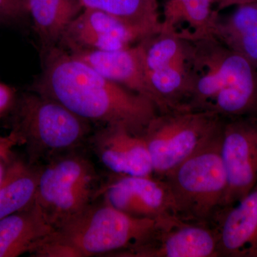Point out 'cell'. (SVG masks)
Here are the masks:
<instances>
[{
    "label": "cell",
    "mask_w": 257,
    "mask_h": 257,
    "mask_svg": "<svg viewBox=\"0 0 257 257\" xmlns=\"http://www.w3.org/2000/svg\"><path fill=\"white\" fill-rule=\"evenodd\" d=\"M158 220L133 217L101 201L94 202L54 229L30 256H111L143 241Z\"/></svg>",
    "instance_id": "obj_2"
},
{
    "label": "cell",
    "mask_w": 257,
    "mask_h": 257,
    "mask_svg": "<svg viewBox=\"0 0 257 257\" xmlns=\"http://www.w3.org/2000/svg\"><path fill=\"white\" fill-rule=\"evenodd\" d=\"M224 118L211 111L160 113L143 134L154 176L162 178L220 134Z\"/></svg>",
    "instance_id": "obj_7"
},
{
    "label": "cell",
    "mask_w": 257,
    "mask_h": 257,
    "mask_svg": "<svg viewBox=\"0 0 257 257\" xmlns=\"http://www.w3.org/2000/svg\"><path fill=\"white\" fill-rule=\"evenodd\" d=\"M53 231L35 201L23 210L0 219V257L30 254Z\"/></svg>",
    "instance_id": "obj_15"
},
{
    "label": "cell",
    "mask_w": 257,
    "mask_h": 257,
    "mask_svg": "<svg viewBox=\"0 0 257 257\" xmlns=\"http://www.w3.org/2000/svg\"><path fill=\"white\" fill-rule=\"evenodd\" d=\"M84 8L100 10L151 35L162 31L158 0H80Z\"/></svg>",
    "instance_id": "obj_20"
},
{
    "label": "cell",
    "mask_w": 257,
    "mask_h": 257,
    "mask_svg": "<svg viewBox=\"0 0 257 257\" xmlns=\"http://www.w3.org/2000/svg\"><path fill=\"white\" fill-rule=\"evenodd\" d=\"M111 256L220 257V254L214 226L170 216L159 219L143 241Z\"/></svg>",
    "instance_id": "obj_8"
},
{
    "label": "cell",
    "mask_w": 257,
    "mask_h": 257,
    "mask_svg": "<svg viewBox=\"0 0 257 257\" xmlns=\"http://www.w3.org/2000/svg\"><path fill=\"white\" fill-rule=\"evenodd\" d=\"M13 88L0 81V115L9 112L16 99Z\"/></svg>",
    "instance_id": "obj_23"
},
{
    "label": "cell",
    "mask_w": 257,
    "mask_h": 257,
    "mask_svg": "<svg viewBox=\"0 0 257 257\" xmlns=\"http://www.w3.org/2000/svg\"><path fill=\"white\" fill-rule=\"evenodd\" d=\"M17 145L16 141L11 135L0 138V184L4 179L8 164L13 156L12 149Z\"/></svg>",
    "instance_id": "obj_22"
},
{
    "label": "cell",
    "mask_w": 257,
    "mask_h": 257,
    "mask_svg": "<svg viewBox=\"0 0 257 257\" xmlns=\"http://www.w3.org/2000/svg\"><path fill=\"white\" fill-rule=\"evenodd\" d=\"M68 52L109 80L147 96L159 108L156 96L147 79L139 42L119 50L76 49Z\"/></svg>",
    "instance_id": "obj_13"
},
{
    "label": "cell",
    "mask_w": 257,
    "mask_h": 257,
    "mask_svg": "<svg viewBox=\"0 0 257 257\" xmlns=\"http://www.w3.org/2000/svg\"><path fill=\"white\" fill-rule=\"evenodd\" d=\"M221 156L227 177L226 208L239 202L257 183V114L224 118Z\"/></svg>",
    "instance_id": "obj_9"
},
{
    "label": "cell",
    "mask_w": 257,
    "mask_h": 257,
    "mask_svg": "<svg viewBox=\"0 0 257 257\" xmlns=\"http://www.w3.org/2000/svg\"><path fill=\"white\" fill-rule=\"evenodd\" d=\"M152 35L100 10L84 8L69 24L59 44L67 51L115 50L132 46Z\"/></svg>",
    "instance_id": "obj_11"
},
{
    "label": "cell",
    "mask_w": 257,
    "mask_h": 257,
    "mask_svg": "<svg viewBox=\"0 0 257 257\" xmlns=\"http://www.w3.org/2000/svg\"><path fill=\"white\" fill-rule=\"evenodd\" d=\"M28 15L26 0H0V25H16Z\"/></svg>",
    "instance_id": "obj_21"
},
{
    "label": "cell",
    "mask_w": 257,
    "mask_h": 257,
    "mask_svg": "<svg viewBox=\"0 0 257 257\" xmlns=\"http://www.w3.org/2000/svg\"><path fill=\"white\" fill-rule=\"evenodd\" d=\"M40 165L12 156L0 184V219L35 202Z\"/></svg>",
    "instance_id": "obj_18"
},
{
    "label": "cell",
    "mask_w": 257,
    "mask_h": 257,
    "mask_svg": "<svg viewBox=\"0 0 257 257\" xmlns=\"http://www.w3.org/2000/svg\"><path fill=\"white\" fill-rule=\"evenodd\" d=\"M87 144L111 175L154 176L151 158L143 135L119 126H103L91 135Z\"/></svg>",
    "instance_id": "obj_12"
},
{
    "label": "cell",
    "mask_w": 257,
    "mask_h": 257,
    "mask_svg": "<svg viewBox=\"0 0 257 257\" xmlns=\"http://www.w3.org/2000/svg\"><path fill=\"white\" fill-rule=\"evenodd\" d=\"M44 55L42 73L31 91L59 101L79 117L143 135L160 114L151 99L106 78L62 47Z\"/></svg>",
    "instance_id": "obj_1"
},
{
    "label": "cell",
    "mask_w": 257,
    "mask_h": 257,
    "mask_svg": "<svg viewBox=\"0 0 257 257\" xmlns=\"http://www.w3.org/2000/svg\"><path fill=\"white\" fill-rule=\"evenodd\" d=\"M99 198L101 202L133 217L158 220L177 216L167 184L155 176L112 175L101 184Z\"/></svg>",
    "instance_id": "obj_10"
},
{
    "label": "cell",
    "mask_w": 257,
    "mask_h": 257,
    "mask_svg": "<svg viewBox=\"0 0 257 257\" xmlns=\"http://www.w3.org/2000/svg\"><path fill=\"white\" fill-rule=\"evenodd\" d=\"M212 5V0H179L165 3L162 31L176 32L181 24L187 23L191 31L177 32L179 36H209L219 15Z\"/></svg>",
    "instance_id": "obj_19"
},
{
    "label": "cell",
    "mask_w": 257,
    "mask_h": 257,
    "mask_svg": "<svg viewBox=\"0 0 257 257\" xmlns=\"http://www.w3.org/2000/svg\"><path fill=\"white\" fill-rule=\"evenodd\" d=\"M11 133L29 163L41 165L87 144L91 123L55 99L33 91L17 96L9 111Z\"/></svg>",
    "instance_id": "obj_3"
},
{
    "label": "cell",
    "mask_w": 257,
    "mask_h": 257,
    "mask_svg": "<svg viewBox=\"0 0 257 257\" xmlns=\"http://www.w3.org/2000/svg\"><path fill=\"white\" fill-rule=\"evenodd\" d=\"M177 1L179 0H166V3H174Z\"/></svg>",
    "instance_id": "obj_25"
},
{
    "label": "cell",
    "mask_w": 257,
    "mask_h": 257,
    "mask_svg": "<svg viewBox=\"0 0 257 257\" xmlns=\"http://www.w3.org/2000/svg\"><path fill=\"white\" fill-rule=\"evenodd\" d=\"M183 38L190 49L187 109L207 110L219 92L244 94L257 85V67L214 37Z\"/></svg>",
    "instance_id": "obj_5"
},
{
    "label": "cell",
    "mask_w": 257,
    "mask_h": 257,
    "mask_svg": "<svg viewBox=\"0 0 257 257\" xmlns=\"http://www.w3.org/2000/svg\"><path fill=\"white\" fill-rule=\"evenodd\" d=\"M213 226L220 257H257V183L239 202L223 209Z\"/></svg>",
    "instance_id": "obj_14"
},
{
    "label": "cell",
    "mask_w": 257,
    "mask_h": 257,
    "mask_svg": "<svg viewBox=\"0 0 257 257\" xmlns=\"http://www.w3.org/2000/svg\"><path fill=\"white\" fill-rule=\"evenodd\" d=\"M44 53L57 47L71 22L84 10L80 0H26Z\"/></svg>",
    "instance_id": "obj_17"
},
{
    "label": "cell",
    "mask_w": 257,
    "mask_h": 257,
    "mask_svg": "<svg viewBox=\"0 0 257 257\" xmlns=\"http://www.w3.org/2000/svg\"><path fill=\"white\" fill-rule=\"evenodd\" d=\"M221 134L161 178L170 189L176 214L183 220L213 226L224 208L228 184Z\"/></svg>",
    "instance_id": "obj_4"
},
{
    "label": "cell",
    "mask_w": 257,
    "mask_h": 257,
    "mask_svg": "<svg viewBox=\"0 0 257 257\" xmlns=\"http://www.w3.org/2000/svg\"><path fill=\"white\" fill-rule=\"evenodd\" d=\"M257 0H212L213 5H216V11L219 13L231 7L239 6L248 3H254Z\"/></svg>",
    "instance_id": "obj_24"
},
{
    "label": "cell",
    "mask_w": 257,
    "mask_h": 257,
    "mask_svg": "<svg viewBox=\"0 0 257 257\" xmlns=\"http://www.w3.org/2000/svg\"><path fill=\"white\" fill-rule=\"evenodd\" d=\"M211 35L257 67V2L236 7L226 18L218 15Z\"/></svg>",
    "instance_id": "obj_16"
},
{
    "label": "cell",
    "mask_w": 257,
    "mask_h": 257,
    "mask_svg": "<svg viewBox=\"0 0 257 257\" xmlns=\"http://www.w3.org/2000/svg\"><path fill=\"white\" fill-rule=\"evenodd\" d=\"M75 150L40 165L35 202L54 229L96 202L101 184L95 167Z\"/></svg>",
    "instance_id": "obj_6"
}]
</instances>
